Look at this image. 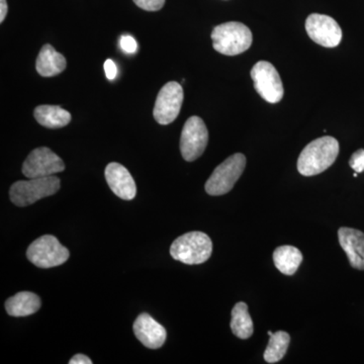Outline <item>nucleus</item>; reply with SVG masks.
I'll use <instances>...</instances> for the list:
<instances>
[{
	"label": "nucleus",
	"instance_id": "nucleus-1",
	"mask_svg": "<svg viewBox=\"0 0 364 364\" xmlns=\"http://www.w3.org/2000/svg\"><path fill=\"white\" fill-rule=\"evenodd\" d=\"M339 154V142L333 136L316 139L304 148L298 160V170L304 176H314L334 164Z\"/></svg>",
	"mask_w": 364,
	"mask_h": 364
},
{
	"label": "nucleus",
	"instance_id": "nucleus-2",
	"mask_svg": "<svg viewBox=\"0 0 364 364\" xmlns=\"http://www.w3.org/2000/svg\"><path fill=\"white\" fill-rule=\"evenodd\" d=\"M213 47L226 56H236L247 51L253 42L250 28L238 21L215 26L212 33Z\"/></svg>",
	"mask_w": 364,
	"mask_h": 364
},
{
	"label": "nucleus",
	"instance_id": "nucleus-3",
	"mask_svg": "<svg viewBox=\"0 0 364 364\" xmlns=\"http://www.w3.org/2000/svg\"><path fill=\"white\" fill-rule=\"evenodd\" d=\"M213 243L210 237L203 232H189L178 237L170 247L173 259L184 264H202L210 259Z\"/></svg>",
	"mask_w": 364,
	"mask_h": 364
},
{
	"label": "nucleus",
	"instance_id": "nucleus-4",
	"mask_svg": "<svg viewBox=\"0 0 364 364\" xmlns=\"http://www.w3.org/2000/svg\"><path fill=\"white\" fill-rule=\"evenodd\" d=\"M60 186L61 182L55 176L28 178V181L14 182L9 191V198L18 207H28L58 193Z\"/></svg>",
	"mask_w": 364,
	"mask_h": 364
},
{
	"label": "nucleus",
	"instance_id": "nucleus-5",
	"mask_svg": "<svg viewBox=\"0 0 364 364\" xmlns=\"http://www.w3.org/2000/svg\"><path fill=\"white\" fill-rule=\"evenodd\" d=\"M246 166V157L236 153L221 163L205 182V191L210 196L226 195L234 188Z\"/></svg>",
	"mask_w": 364,
	"mask_h": 364
},
{
	"label": "nucleus",
	"instance_id": "nucleus-6",
	"mask_svg": "<svg viewBox=\"0 0 364 364\" xmlns=\"http://www.w3.org/2000/svg\"><path fill=\"white\" fill-rule=\"evenodd\" d=\"M26 257L37 267L52 268L64 264L70 257V252L56 237L45 235L28 246Z\"/></svg>",
	"mask_w": 364,
	"mask_h": 364
},
{
	"label": "nucleus",
	"instance_id": "nucleus-7",
	"mask_svg": "<svg viewBox=\"0 0 364 364\" xmlns=\"http://www.w3.org/2000/svg\"><path fill=\"white\" fill-rule=\"evenodd\" d=\"M254 88L269 104H277L284 95L282 78L275 67L267 61H259L251 70Z\"/></svg>",
	"mask_w": 364,
	"mask_h": 364
},
{
	"label": "nucleus",
	"instance_id": "nucleus-8",
	"mask_svg": "<svg viewBox=\"0 0 364 364\" xmlns=\"http://www.w3.org/2000/svg\"><path fill=\"white\" fill-rule=\"evenodd\" d=\"M208 142V132L200 117H191L184 124L181 136V152L186 161L193 162L205 152Z\"/></svg>",
	"mask_w": 364,
	"mask_h": 364
},
{
	"label": "nucleus",
	"instance_id": "nucleus-9",
	"mask_svg": "<svg viewBox=\"0 0 364 364\" xmlns=\"http://www.w3.org/2000/svg\"><path fill=\"white\" fill-rule=\"evenodd\" d=\"M183 90L176 81L166 83L158 93L153 116L158 124L166 126L176 121L183 104Z\"/></svg>",
	"mask_w": 364,
	"mask_h": 364
},
{
	"label": "nucleus",
	"instance_id": "nucleus-10",
	"mask_svg": "<svg viewBox=\"0 0 364 364\" xmlns=\"http://www.w3.org/2000/svg\"><path fill=\"white\" fill-rule=\"evenodd\" d=\"M64 169L63 160L47 147L33 150L23 164V173L26 178L52 176Z\"/></svg>",
	"mask_w": 364,
	"mask_h": 364
},
{
	"label": "nucleus",
	"instance_id": "nucleus-11",
	"mask_svg": "<svg viewBox=\"0 0 364 364\" xmlns=\"http://www.w3.org/2000/svg\"><path fill=\"white\" fill-rule=\"evenodd\" d=\"M306 31L314 42L323 47L335 48L341 43V28L331 16L311 14L306 21Z\"/></svg>",
	"mask_w": 364,
	"mask_h": 364
},
{
	"label": "nucleus",
	"instance_id": "nucleus-12",
	"mask_svg": "<svg viewBox=\"0 0 364 364\" xmlns=\"http://www.w3.org/2000/svg\"><path fill=\"white\" fill-rule=\"evenodd\" d=\"M136 339L150 349H158L166 341V329L149 314H141L133 325Z\"/></svg>",
	"mask_w": 364,
	"mask_h": 364
},
{
	"label": "nucleus",
	"instance_id": "nucleus-13",
	"mask_svg": "<svg viewBox=\"0 0 364 364\" xmlns=\"http://www.w3.org/2000/svg\"><path fill=\"white\" fill-rule=\"evenodd\" d=\"M105 179L112 193L124 200H132L136 195V182L129 170L119 163L107 165L105 171Z\"/></svg>",
	"mask_w": 364,
	"mask_h": 364
},
{
	"label": "nucleus",
	"instance_id": "nucleus-14",
	"mask_svg": "<svg viewBox=\"0 0 364 364\" xmlns=\"http://www.w3.org/2000/svg\"><path fill=\"white\" fill-rule=\"evenodd\" d=\"M339 243L352 267L364 270V233L352 228H340Z\"/></svg>",
	"mask_w": 364,
	"mask_h": 364
},
{
	"label": "nucleus",
	"instance_id": "nucleus-15",
	"mask_svg": "<svg viewBox=\"0 0 364 364\" xmlns=\"http://www.w3.org/2000/svg\"><path fill=\"white\" fill-rule=\"evenodd\" d=\"M66 65L65 57L49 44L43 46L36 62V69L43 77L58 75L65 70Z\"/></svg>",
	"mask_w": 364,
	"mask_h": 364
},
{
	"label": "nucleus",
	"instance_id": "nucleus-16",
	"mask_svg": "<svg viewBox=\"0 0 364 364\" xmlns=\"http://www.w3.org/2000/svg\"><path fill=\"white\" fill-rule=\"evenodd\" d=\"M41 308V299L31 291H21L6 301V310L11 317H26L37 313Z\"/></svg>",
	"mask_w": 364,
	"mask_h": 364
},
{
	"label": "nucleus",
	"instance_id": "nucleus-17",
	"mask_svg": "<svg viewBox=\"0 0 364 364\" xmlns=\"http://www.w3.org/2000/svg\"><path fill=\"white\" fill-rule=\"evenodd\" d=\"M36 121L48 129H60L71 122L70 112L57 105H39L33 112Z\"/></svg>",
	"mask_w": 364,
	"mask_h": 364
},
{
	"label": "nucleus",
	"instance_id": "nucleus-18",
	"mask_svg": "<svg viewBox=\"0 0 364 364\" xmlns=\"http://www.w3.org/2000/svg\"><path fill=\"white\" fill-rule=\"evenodd\" d=\"M303 261V254L294 246H279L273 252V262L280 272L293 275Z\"/></svg>",
	"mask_w": 364,
	"mask_h": 364
},
{
	"label": "nucleus",
	"instance_id": "nucleus-19",
	"mask_svg": "<svg viewBox=\"0 0 364 364\" xmlns=\"http://www.w3.org/2000/svg\"><path fill=\"white\" fill-rule=\"evenodd\" d=\"M231 329L238 338L248 339L252 336L253 321L249 314L247 304L240 301L235 305L232 310Z\"/></svg>",
	"mask_w": 364,
	"mask_h": 364
},
{
	"label": "nucleus",
	"instance_id": "nucleus-20",
	"mask_svg": "<svg viewBox=\"0 0 364 364\" xmlns=\"http://www.w3.org/2000/svg\"><path fill=\"white\" fill-rule=\"evenodd\" d=\"M269 342L264 351V360L267 363H277L282 360L287 354V348L291 342V336L289 333L279 331L272 333L268 331Z\"/></svg>",
	"mask_w": 364,
	"mask_h": 364
},
{
	"label": "nucleus",
	"instance_id": "nucleus-21",
	"mask_svg": "<svg viewBox=\"0 0 364 364\" xmlns=\"http://www.w3.org/2000/svg\"><path fill=\"white\" fill-rule=\"evenodd\" d=\"M134 2L144 11H157L164 6L165 0H134Z\"/></svg>",
	"mask_w": 364,
	"mask_h": 364
},
{
	"label": "nucleus",
	"instance_id": "nucleus-22",
	"mask_svg": "<svg viewBox=\"0 0 364 364\" xmlns=\"http://www.w3.org/2000/svg\"><path fill=\"white\" fill-rule=\"evenodd\" d=\"M349 165L358 173L364 171V149H359L352 154Z\"/></svg>",
	"mask_w": 364,
	"mask_h": 364
},
{
	"label": "nucleus",
	"instance_id": "nucleus-23",
	"mask_svg": "<svg viewBox=\"0 0 364 364\" xmlns=\"http://www.w3.org/2000/svg\"><path fill=\"white\" fill-rule=\"evenodd\" d=\"M119 45H121L122 49H123L124 52L129 53V54H133L136 51V48H138V45H136V40L134 39L131 36L124 35L119 40Z\"/></svg>",
	"mask_w": 364,
	"mask_h": 364
},
{
	"label": "nucleus",
	"instance_id": "nucleus-24",
	"mask_svg": "<svg viewBox=\"0 0 364 364\" xmlns=\"http://www.w3.org/2000/svg\"><path fill=\"white\" fill-rule=\"evenodd\" d=\"M104 67L105 75H107V79H109V80H114V79L117 77V74L116 63H114L112 60L107 59V61L105 62Z\"/></svg>",
	"mask_w": 364,
	"mask_h": 364
},
{
	"label": "nucleus",
	"instance_id": "nucleus-25",
	"mask_svg": "<svg viewBox=\"0 0 364 364\" xmlns=\"http://www.w3.org/2000/svg\"><path fill=\"white\" fill-rule=\"evenodd\" d=\"M69 364H92V360L85 354H76L69 360Z\"/></svg>",
	"mask_w": 364,
	"mask_h": 364
},
{
	"label": "nucleus",
	"instance_id": "nucleus-26",
	"mask_svg": "<svg viewBox=\"0 0 364 364\" xmlns=\"http://www.w3.org/2000/svg\"><path fill=\"white\" fill-rule=\"evenodd\" d=\"M9 6H7L6 0H0V23H4L6 20Z\"/></svg>",
	"mask_w": 364,
	"mask_h": 364
}]
</instances>
